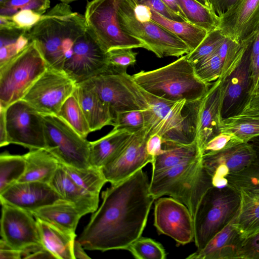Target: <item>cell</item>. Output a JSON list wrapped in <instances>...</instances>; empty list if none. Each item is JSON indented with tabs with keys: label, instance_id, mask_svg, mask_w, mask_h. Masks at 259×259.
Wrapping results in <instances>:
<instances>
[{
	"label": "cell",
	"instance_id": "obj_1",
	"mask_svg": "<svg viewBox=\"0 0 259 259\" xmlns=\"http://www.w3.org/2000/svg\"><path fill=\"white\" fill-rule=\"evenodd\" d=\"M150 181L141 168L111 184L102 193V203L78 238L85 249H126L140 237L155 199Z\"/></svg>",
	"mask_w": 259,
	"mask_h": 259
},
{
	"label": "cell",
	"instance_id": "obj_2",
	"mask_svg": "<svg viewBox=\"0 0 259 259\" xmlns=\"http://www.w3.org/2000/svg\"><path fill=\"white\" fill-rule=\"evenodd\" d=\"M88 27L84 15L61 2L42 15L26 35L35 42L48 67L63 70L75 41Z\"/></svg>",
	"mask_w": 259,
	"mask_h": 259
},
{
	"label": "cell",
	"instance_id": "obj_3",
	"mask_svg": "<svg viewBox=\"0 0 259 259\" xmlns=\"http://www.w3.org/2000/svg\"><path fill=\"white\" fill-rule=\"evenodd\" d=\"M132 76L145 92L167 101L184 100L186 104L200 100L211 85L197 76L187 55L164 66L142 70Z\"/></svg>",
	"mask_w": 259,
	"mask_h": 259
},
{
	"label": "cell",
	"instance_id": "obj_4",
	"mask_svg": "<svg viewBox=\"0 0 259 259\" xmlns=\"http://www.w3.org/2000/svg\"><path fill=\"white\" fill-rule=\"evenodd\" d=\"M117 15L122 29L158 58L180 57L191 52L181 39L151 19L150 8L136 0H119Z\"/></svg>",
	"mask_w": 259,
	"mask_h": 259
},
{
	"label": "cell",
	"instance_id": "obj_5",
	"mask_svg": "<svg viewBox=\"0 0 259 259\" xmlns=\"http://www.w3.org/2000/svg\"><path fill=\"white\" fill-rule=\"evenodd\" d=\"M201 156L152 174L149 191L155 200L167 195L185 204L194 219L202 198L213 187Z\"/></svg>",
	"mask_w": 259,
	"mask_h": 259
},
{
	"label": "cell",
	"instance_id": "obj_6",
	"mask_svg": "<svg viewBox=\"0 0 259 259\" xmlns=\"http://www.w3.org/2000/svg\"><path fill=\"white\" fill-rule=\"evenodd\" d=\"M240 196L235 189L212 187L201 200L195 216L194 241L197 250L208 242L236 215Z\"/></svg>",
	"mask_w": 259,
	"mask_h": 259
},
{
	"label": "cell",
	"instance_id": "obj_7",
	"mask_svg": "<svg viewBox=\"0 0 259 259\" xmlns=\"http://www.w3.org/2000/svg\"><path fill=\"white\" fill-rule=\"evenodd\" d=\"M149 104L143 110L145 127L149 136L157 134L164 142L190 144L196 140L194 127L183 110L186 100L173 102L154 96L141 89Z\"/></svg>",
	"mask_w": 259,
	"mask_h": 259
},
{
	"label": "cell",
	"instance_id": "obj_8",
	"mask_svg": "<svg viewBox=\"0 0 259 259\" xmlns=\"http://www.w3.org/2000/svg\"><path fill=\"white\" fill-rule=\"evenodd\" d=\"M47 68L35 42L30 41L22 51L0 66V106L6 108L22 99Z\"/></svg>",
	"mask_w": 259,
	"mask_h": 259
},
{
	"label": "cell",
	"instance_id": "obj_9",
	"mask_svg": "<svg viewBox=\"0 0 259 259\" xmlns=\"http://www.w3.org/2000/svg\"><path fill=\"white\" fill-rule=\"evenodd\" d=\"M126 70L108 69L105 72L83 81L109 105L114 118L118 112L148 108L141 89Z\"/></svg>",
	"mask_w": 259,
	"mask_h": 259
},
{
	"label": "cell",
	"instance_id": "obj_10",
	"mask_svg": "<svg viewBox=\"0 0 259 259\" xmlns=\"http://www.w3.org/2000/svg\"><path fill=\"white\" fill-rule=\"evenodd\" d=\"M46 149L61 164L86 168L90 163V142L57 115H43Z\"/></svg>",
	"mask_w": 259,
	"mask_h": 259
},
{
	"label": "cell",
	"instance_id": "obj_11",
	"mask_svg": "<svg viewBox=\"0 0 259 259\" xmlns=\"http://www.w3.org/2000/svg\"><path fill=\"white\" fill-rule=\"evenodd\" d=\"M119 0L88 2L84 17L86 24L106 51L120 48H144L143 43L125 32L117 15Z\"/></svg>",
	"mask_w": 259,
	"mask_h": 259
},
{
	"label": "cell",
	"instance_id": "obj_12",
	"mask_svg": "<svg viewBox=\"0 0 259 259\" xmlns=\"http://www.w3.org/2000/svg\"><path fill=\"white\" fill-rule=\"evenodd\" d=\"M76 85L64 70L48 67L22 99L43 115H57Z\"/></svg>",
	"mask_w": 259,
	"mask_h": 259
},
{
	"label": "cell",
	"instance_id": "obj_13",
	"mask_svg": "<svg viewBox=\"0 0 259 259\" xmlns=\"http://www.w3.org/2000/svg\"><path fill=\"white\" fill-rule=\"evenodd\" d=\"M9 144L29 150L46 148L43 115L25 100H18L6 108Z\"/></svg>",
	"mask_w": 259,
	"mask_h": 259
},
{
	"label": "cell",
	"instance_id": "obj_14",
	"mask_svg": "<svg viewBox=\"0 0 259 259\" xmlns=\"http://www.w3.org/2000/svg\"><path fill=\"white\" fill-rule=\"evenodd\" d=\"M108 67L107 52L88 27L75 41L63 70L78 83L105 72Z\"/></svg>",
	"mask_w": 259,
	"mask_h": 259
},
{
	"label": "cell",
	"instance_id": "obj_15",
	"mask_svg": "<svg viewBox=\"0 0 259 259\" xmlns=\"http://www.w3.org/2000/svg\"><path fill=\"white\" fill-rule=\"evenodd\" d=\"M223 96L222 81L220 78L211 84L202 98L186 104L201 152L205 144L220 132Z\"/></svg>",
	"mask_w": 259,
	"mask_h": 259
},
{
	"label": "cell",
	"instance_id": "obj_16",
	"mask_svg": "<svg viewBox=\"0 0 259 259\" xmlns=\"http://www.w3.org/2000/svg\"><path fill=\"white\" fill-rule=\"evenodd\" d=\"M154 225L159 234L185 245L194 240L193 217L188 207L172 197L158 198L155 203Z\"/></svg>",
	"mask_w": 259,
	"mask_h": 259
},
{
	"label": "cell",
	"instance_id": "obj_17",
	"mask_svg": "<svg viewBox=\"0 0 259 259\" xmlns=\"http://www.w3.org/2000/svg\"><path fill=\"white\" fill-rule=\"evenodd\" d=\"M1 236L12 248L23 251L42 245L36 219L29 211L2 204Z\"/></svg>",
	"mask_w": 259,
	"mask_h": 259
},
{
	"label": "cell",
	"instance_id": "obj_18",
	"mask_svg": "<svg viewBox=\"0 0 259 259\" xmlns=\"http://www.w3.org/2000/svg\"><path fill=\"white\" fill-rule=\"evenodd\" d=\"M149 137L146 127L134 133L118 156L101 168L107 182L111 184L117 183L130 177L147 164H152L154 158L148 154L146 149Z\"/></svg>",
	"mask_w": 259,
	"mask_h": 259
},
{
	"label": "cell",
	"instance_id": "obj_19",
	"mask_svg": "<svg viewBox=\"0 0 259 259\" xmlns=\"http://www.w3.org/2000/svg\"><path fill=\"white\" fill-rule=\"evenodd\" d=\"M202 164L211 177L213 187L227 186V177L243 170L254 161V154L248 142H242L219 152L202 154Z\"/></svg>",
	"mask_w": 259,
	"mask_h": 259
},
{
	"label": "cell",
	"instance_id": "obj_20",
	"mask_svg": "<svg viewBox=\"0 0 259 259\" xmlns=\"http://www.w3.org/2000/svg\"><path fill=\"white\" fill-rule=\"evenodd\" d=\"M242 58L235 70L224 80L223 119L241 111L250 94L251 82L250 53L244 42Z\"/></svg>",
	"mask_w": 259,
	"mask_h": 259
},
{
	"label": "cell",
	"instance_id": "obj_21",
	"mask_svg": "<svg viewBox=\"0 0 259 259\" xmlns=\"http://www.w3.org/2000/svg\"><path fill=\"white\" fill-rule=\"evenodd\" d=\"M62 199L48 183L17 182L0 193L2 204L15 206L30 212Z\"/></svg>",
	"mask_w": 259,
	"mask_h": 259
},
{
	"label": "cell",
	"instance_id": "obj_22",
	"mask_svg": "<svg viewBox=\"0 0 259 259\" xmlns=\"http://www.w3.org/2000/svg\"><path fill=\"white\" fill-rule=\"evenodd\" d=\"M259 28V0H238L219 17V28L226 36L239 42Z\"/></svg>",
	"mask_w": 259,
	"mask_h": 259
},
{
	"label": "cell",
	"instance_id": "obj_23",
	"mask_svg": "<svg viewBox=\"0 0 259 259\" xmlns=\"http://www.w3.org/2000/svg\"><path fill=\"white\" fill-rule=\"evenodd\" d=\"M233 219L217 233L203 248L197 250L187 258H238L243 239L233 225Z\"/></svg>",
	"mask_w": 259,
	"mask_h": 259
},
{
	"label": "cell",
	"instance_id": "obj_24",
	"mask_svg": "<svg viewBox=\"0 0 259 259\" xmlns=\"http://www.w3.org/2000/svg\"><path fill=\"white\" fill-rule=\"evenodd\" d=\"M74 95L82 109L91 132L112 125L114 115L108 104L85 82L76 83Z\"/></svg>",
	"mask_w": 259,
	"mask_h": 259
},
{
	"label": "cell",
	"instance_id": "obj_25",
	"mask_svg": "<svg viewBox=\"0 0 259 259\" xmlns=\"http://www.w3.org/2000/svg\"><path fill=\"white\" fill-rule=\"evenodd\" d=\"M49 184L63 199L73 203L83 215L98 209L99 195L91 193L77 185L60 164Z\"/></svg>",
	"mask_w": 259,
	"mask_h": 259
},
{
	"label": "cell",
	"instance_id": "obj_26",
	"mask_svg": "<svg viewBox=\"0 0 259 259\" xmlns=\"http://www.w3.org/2000/svg\"><path fill=\"white\" fill-rule=\"evenodd\" d=\"M133 134L124 130L113 128L101 138L90 142L91 165L101 168L111 162L124 149Z\"/></svg>",
	"mask_w": 259,
	"mask_h": 259
},
{
	"label": "cell",
	"instance_id": "obj_27",
	"mask_svg": "<svg viewBox=\"0 0 259 259\" xmlns=\"http://www.w3.org/2000/svg\"><path fill=\"white\" fill-rule=\"evenodd\" d=\"M30 213L35 219L45 221L66 233L73 234H75L79 221L83 216L73 203L63 199Z\"/></svg>",
	"mask_w": 259,
	"mask_h": 259
},
{
	"label": "cell",
	"instance_id": "obj_28",
	"mask_svg": "<svg viewBox=\"0 0 259 259\" xmlns=\"http://www.w3.org/2000/svg\"><path fill=\"white\" fill-rule=\"evenodd\" d=\"M43 247L55 258L74 259L73 246L76 234H69L39 219H35Z\"/></svg>",
	"mask_w": 259,
	"mask_h": 259
},
{
	"label": "cell",
	"instance_id": "obj_29",
	"mask_svg": "<svg viewBox=\"0 0 259 259\" xmlns=\"http://www.w3.org/2000/svg\"><path fill=\"white\" fill-rule=\"evenodd\" d=\"M25 172L18 182H39L49 184L58 168V160L45 149L29 150L23 155Z\"/></svg>",
	"mask_w": 259,
	"mask_h": 259
},
{
	"label": "cell",
	"instance_id": "obj_30",
	"mask_svg": "<svg viewBox=\"0 0 259 259\" xmlns=\"http://www.w3.org/2000/svg\"><path fill=\"white\" fill-rule=\"evenodd\" d=\"M163 152L154 158L152 172L163 171L180 164L195 160L202 155V152L195 140L190 144H181L164 142Z\"/></svg>",
	"mask_w": 259,
	"mask_h": 259
},
{
	"label": "cell",
	"instance_id": "obj_31",
	"mask_svg": "<svg viewBox=\"0 0 259 259\" xmlns=\"http://www.w3.org/2000/svg\"><path fill=\"white\" fill-rule=\"evenodd\" d=\"M238 191L240 203L233 225L244 239L259 232V194L245 190Z\"/></svg>",
	"mask_w": 259,
	"mask_h": 259
},
{
	"label": "cell",
	"instance_id": "obj_32",
	"mask_svg": "<svg viewBox=\"0 0 259 259\" xmlns=\"http://www.w3.org/2000/svg\"><path fill=\"white\" fill-rule=\"evenodd\" d=\"M220 132L234 133L243 142L259 136V108L243 109L240 112L223 118Z\"/></svg>",
	"mask_w": 259,
	"mask_h": 259
},
{
	"label": "cell",
	"instance_id": "obj_33",
	"mask_svg": "<svg viewBox=\"0 0 259 259\" xmlns=\"http://www.w3.org/2000/svg\"><path fill=\"white\" fill-rule=\"evenodd\" d=\"M151 19L176 35L190 48L195 50L204 39L208 32L187 21L167 19L150 9Z\"/></svg>",
	"mask_w": 259,
	"mask_h": 259
},
{
	"label": "cell",
	"instance_id": "obj_34",
	"mask_svg": "<svg viewBox=\"0 0 259 259\" xmlns=\"http://www.w3.org/2000/svg\"><path fill=\"white\" fill-rule=\"evenodd\" d=\"M187 22L208 32L219 28V17L196 0H177Z\"/></svg>",
	"mask_w": 259,
	"mask_h": 259
},
{
	"label": "cell",
	"instance_id": "obj_35",
	"mask_svg": "<svg viewBox=\"0 0 259 259\" xmlns=\"http://www.w3.org/2000/svg\"><path fill=\"white\" fill-rule=\"evenodd\" d=\"M61 165L77 185L93 194L99 195L101 189L107 182L100 168L91 166L86 168H80Z\"/></svg>",
	"mask_w": 259,
	"mask_h": 259
},
{
	"label": "cell",
	"instance_id": "obj_36",
	"mask_svg": "<svg viewBox=\"0 0 259 259\" xmlns=\"http://www.w3.org/2000/svg\"><path fill=\"white\" fill-rule=\"evenodd\" d=\"M26 169L23 156L3 153L0 155V193L18 182Z\"/></svg>",
	"mask_w": 259,
	"mask_h": 259
},
{
	"label": "cell",
	"instance_id": "obj_37",
	"mask_svg": "<svg viewBox=\"0 0 259 259\" xmlns=\"http://www.w3.org/2000/svg\"><path fill=\"white\" fill-rule=\"evenodd\" d=\"M57 115L84 138L91 132L79 103L73 94L64 102Z\"/></svg>",
	"mask_w": 259,
	"mask_h": 259
},
{
	"label": "cell",
	"instance_id": "obj_38",
	"mask_svg": "<svg viewBox=\"0 0 259 259\" xmlns=\"http://www.w3.org/2000/svg\"><path fill=\"white\" fill-rule=\"evenodd\" d=\"M244 51L242 42L226 36L217 52L222 63V80L225 79L235 70L240 63Z\"/></svg>",
	"mask_w": 259,
	"mask_h": 259
},
{
	"label": "cell",
	"instance_id": "obj_39",
	"mask_svg": "<svg viewBox=\"0 0 259 259\" xmlns=\"http://www.w3.org/2000/svg\"><path fill=\"white\" fill-rule=\"evenodd\" d=\"M227 186L237 191L245 190L259 194V165L253 163L240 172L227 177Z\"/></svg>",
	"mask_w": 259,
	"mask_h": 259
},
{
	"label": "cell",
	"instance_id": "obj_40",
	"mask_svg": "<svg viewBox=\"0 0 259 259\" xmlns=\"http://www.w3.org/2000/svg\"><path fill=\"white\" fill-rule=\"evenodd\" d=\"M226 37L219 28L208 32L199 45L187 54V58L193 64L202 61L214 53Z\"/></svg>",
	"mask_w": 259,
	"mask_h": 259
},
{
	"label": "cell",
	"instance_id": "obj_41",
	"mask_svg": "<svg viewBox=\"0 0 259 259\" xmlns=\"http://www.w3.org/2000/svg\"><path fill=\"white\" fill-rule=\"evenodd\" d=\"M126 250L137 259H165L166 256L160 243L142 236L132 243Z\"/></svg>",
	"mask_w": 259,
	"mask_h": 259
},
{
	"label": "cell",
	"instance_id": "obj_42",
	"mask_svg": "<svg viewBox=\"0 0 259 259\" xmlns=\"http://www.w3.org/2000/svg\"><path fill=\"white\" fill-rule=\"evenodd\" d=\"M193 66L197 76L206 83L211 84L221 77L222 63L217 51Z\"/></svg>",
	"mask_w": 259,
	"mask_h": 259
},
{
	"label": "cell",
	"instance_id": "obj_43",
	"mask_svg": "<svg viewBox=\"0 0 259 259\" xmlns=\"http://www.w3.org/2000/svg\"><path fill=\"white\" fill-rule=\"evenodd\" d=\"M50 6V0H9L0 4V16L12 17L25 10L44 15Z\"/></svg>",
	"mask_w": 259,
	"mask_h": 259
},
{
	"label": "cell",
	"instance_id": "obj_44",
	"mask_svg": "<svg viewBox=\"0 0 259 259\" xmlns=\"http://www.w3.org/2000/svg\"><path fill=\"white\" fill-rule=\"evenodd\" d=\"M114 129L124 130L132 134L145 127L143 110H130L117 113L113 125Z\"/></svg>",
	"mask_w": 259,
	"mask_h": 259
},
{
	"label": "cell",
	"instance_id": "obj_45",
	"mask_svg": "<svg viewBox=\"0 0 259 259\" xmlns=\"http://www.w3.org/2000/svg\"><path fill=\"white\" fill-rule=\"evenodd\" d=\"M108 69H127L137 61V53L128 48H115L107 51Z\"/></svg>",
	"mask_w": 259,
	"mask_h": 259
},
{
	"label": "cell",
	"instance_id": "obj_46",
	"mask_svg": "<svg viewBox=\"0 0 259 259\" xmlns=\"http://www.w3.org/2000/svg\"><path fill=\"white\" fill-rule=\"evenodd\" d=\"M242 142L233 133L221 132L205 144L202 155L219 152Z\"/></svg>",
	"mask_w": 259,
	"mask_h": 259
},
{
	"label": "cell",
	"instance_id": "obj_47",
	"mask_svg": "<svg viewBox=\"0 0 259 259\" xmlns=\"http://www.w3.org/2000/svg\"><path fill=\"white\" fill-rule=\"evenodd\" d=\"M42 15L30 10H25L17 12L12 19L17 27L27 31L40 20Z\"/></svg>",
	"mask_w": 259,
	"mask_h": 259
},
{
	"label": "cell",
	"instance_id": "obj_48",
	"mask_svg": "<svg viewBox=\"0 0 259 259\" xmlns=\"http://www.w3.org/2000/svg\"><path fill=\"white\" fill-rule=\"evenodd\" d=\"M238 258L259 259V232L243 239Z\"/></svg>",
	"mask_w": 259,
	"mask_h": 259
},
{
	"label": "cell",
	"instance_id": "obj_49",
	"mask_svg": "<svg viewBox=\"0 0 259 259\" xmlns=\"http://www.w3.org/2000/svg\"><path fill=\"white\" fill-rule=\"evenodd\" d=\"M139 4L146 6L163 17L171 20L183 21V19L171 10L161 0H136Z\"/></svg>",
	"mask_w": 259,
	"mask_h": 259
},
{
	"label": "cell",
	"instance_id": "obj_50",
	"mask_svg": "<svg viewBox=\"0 0 259 259\" xmlns=\"http://www.w3.org/2000/svg\"><path fill=\"white\" fill-rule=\"evenodd\" d=\"M163 139L159 135L154 134L149 136L146 144L147 152L154 158L163 152Z\"/></svg>",
	"mask_w": 259,
	"mask_h": 259
},
{
	"label": "cell",
	"instance_id": "obj_51",
	"mask_svg": "<svg viewBox=\"0 0 259 259\" xmlns=\"http://www.w3.org/2000/svg\"><path fill=\"white\" fill-rule=\"evenodd\" d=\"M210 8L219 17L229 10L238 0H209Z\"/></svg>",
	"mask_w": 259,
	"mask_h": 259
},
{
	"label": "cell",
	"instance_id": "obj_52",
	"mask_svg": "<svg viewBox=\"0 0 259 259\" xmlns=\"http://www.w3.org/2000/svg\"><path fill=\"white\" fill-rule=\"evenodd\" d=\"M22 257V251L15 249L10 246L3 239L0 240L1 259H20Z\"/></svg>",
	"mask_w": 259,
	"mask_h": 259
},
{
	"label": "cell",
	"instance_id": "obj_53",
	"mask_svg": "<svg viewBox=\"0 0 259 259\" xmlns=\"http://www.w3.org/2000/svg\"><path fill=\"white\" fill-rule=\"evenodd\" d=\"M0 146L2 147L9 144L7 133L6 108L0 106Z\"/></svg>",
	"mask_w": 259,
	"mask_h": 259
},
{
	"label": "cell",
	"instance_id": "obj_54",
	"mask_svg": "<svg viewBox=\"0 0 259 259\" xmlns=\"http://www.w3.org/2000/svg\"><path fill=\"white\" fill-rule=\"evenodd\" d=\"M253 108H259V85L250 95L243 109Z\"/></svg>",
	"mask_w": 259,
	"mask_h": 259
},
{
	"label": "cell",
	"instance_id": "obj_55",
	"mask_svg": "<svg viewBox=\"0 0 259 259\" xmlns=\"http://www.w3.org/2000/svg\"><path fill=\"white\" fill-rule=\"evenodd\" d=\"M84 248L78 240H75L73 246L74 259H89L91 257L86 253Z\"/></svg>",
	"mask_w": 259,
	"mask_h": 259
},
{
	"label": "cell",
	"instance_id": "obj_56",
	"mask_svg": "<svg viewBox=\"0 0 259 259\" xmlns=\"http://www.w3.org/2000/svg\"><path fill=\"white\" fill-rule=\"evenodd\" d=\"M171 10L180 16L184 21H187L185 15L180 7L177 0H161Z\"/></svg>",
	"mask_w": 259,
	"mask_h": 259
},
{
	"label": "cell",
	"instance_id": "obj_57",
	"mask_svg": "<svg viewBox=\"0 0 259 259\" xmlns=\"http://www.w3.org/2000/svg\"><path fill=\"white\" fill-rule=\"evenodd\" d=\"M16 27L12 17L0 16V30L11 29Z\"/></svg>",
	"mask_w": 259,
	"mask_h": 259
},
{
	"label": "cell",
	"instance_id": "obj_58",
	"mask_svg": "<svg viewBox=\"0 0 259 259\" xmlns=\"http://www.w3.org/2000/svg\"><path fill=\"white\" fill-rule=\"evenodd\" d=\"M253 149L254 154L253 163L259 165V136L255 137L248 141Z\"/></svg>",
	"mask_w": 259,
	"mask_h": 259
},
{
	"label": "cell",
	"instance_id": "obj_59",
	"mask_svg": "<svg viewBox=\"0 0 259 259\" xmlns=\"http://www.w3.org/2000/svg\"><path fill=\"white\" fill-rule=\"evenodd\" d=\"M203 6L208 8H210V4L209 0H196Z\"/></svg>",
	"mask_w": 259,
	"mask_h": 259
},
{
	"label": "cell",
	"instance_id": "obj_60",
	"mask_svg": "<svg viewBox=\"0 0 259 259\" xmlns=\"http://www.w3.org/2000/svg\"><path fill=\"white\" fill-rule=\"evenodd\" d=\"M59 1H60L62 3L69 4V3H71L72 2H74V1H78V0H59Z\"/></svg>",
	"mask_w": 259,
	"mask_h": 259
},
{
	"label": "cell",
	"instance_id": "obj_61",
	"mask_svg": "<svg viewBox=\"0 0 259 259\" xmlns=\"http://www.w3.org/2000/svg\"><path fill=\"white\" fill-rule=\"evenodd\" d=\"M9 0H0V4H2L5 3V2L8 1Z\"/></svg>",
	"mask_w": 259,
	"mask_h": 259
},
{
	"label": "cell",
	"instance_id": "obj_62",
	"mask_svg": "<svg viewBox=\"0 0 259 259\" xmlns=\"http://www.w3.org/2000/svg\"><path fill=\"white\" fill-rule=\"evenodd\" d=\"M258 85H259V79H258V83H257V86Z\"/></svg>",
	"mask_w": 259,
	"mask_h": 259
}]
</instances>
